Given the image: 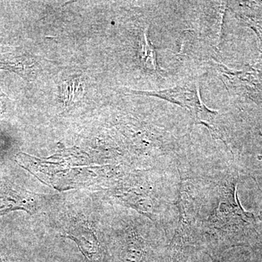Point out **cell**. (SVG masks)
Masks as SVG:
<instances>
[{
  "label": "cell",
  "mask_w": 262,
  "mask_h": 262,
  "mask_svg": "<svg viewBox=\"0 0 262 262\" xmlns=\"http://www.w3.org/2000/svg\"><path fill=\"white\" fill-rule=\"evenodd\" d=\"M133 93L138 95H144V96H155L166 100L169 102L179 105L182 107L187 108L191 112L194 117V120H198L201 117V115H207L213 113L212 110L206 107V105L203 104L200 96L199 88L192 89L190 88L177 87L173 89L163 90L160 91H134Z\"/></svg>",
  "instance_id": "1"
},
{
  "label": "cell",
  "mask_w": 262,
  "mask_h": 262,
  "mask_svg": "<svg viewBox=\"0 0 262 262\" xmlns=\"http://www.w3.org/2000/svg\"><path fill=\"white\" fill-rule=\"evenodd\" d=\"M146 30L144 32L142 42V62L144 65L150 70L158 72L160 70L157 61L156 52L153 45L149 40Z\"/></svg>",
  "instance_id": "2"
}]
</instances>
